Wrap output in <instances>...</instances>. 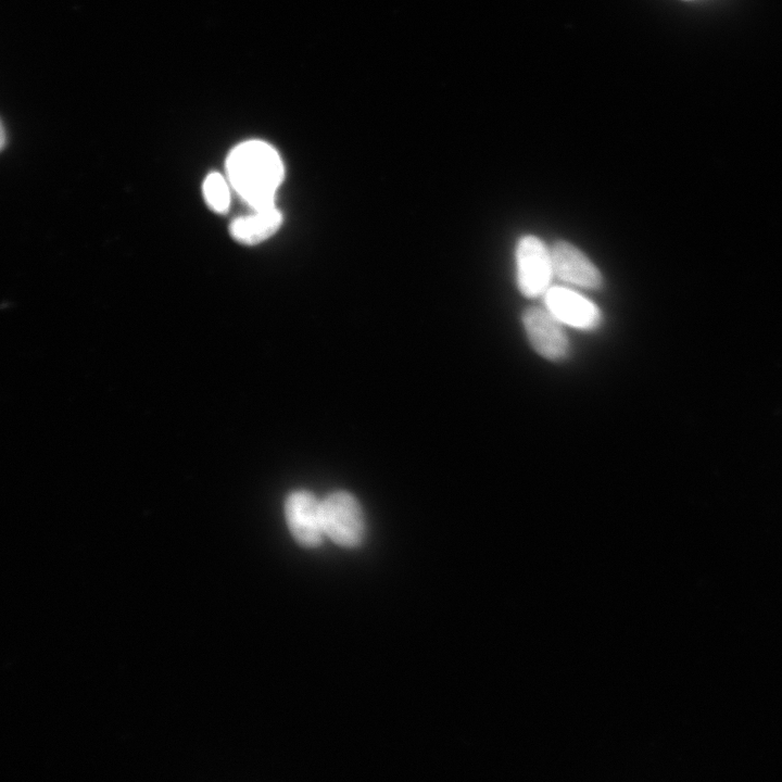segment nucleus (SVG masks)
Instances as JSON below:
<instances>
[{"label": "nucleus", "mask_w": 782, "mask_h": 782, "mask_svg": "<svg viewBox=\"0 0 782 782\" xmlns=\"http://www.w3.org/2000/svg\"><path fill=\"white\" fill-rule=\"evenodd\" d=\"M321 514L325 535L337 545L354 548L363 543L365 516L353 494L344 490L329 493L321 500Z\"/></svg>", "instance_id": "f03ea898"}, {"label": "nucleus", "mask_w": 782, "mask_h": 782, "mask_svg": "<svg viewBox=\"0 0 782 782\" xmlns=\"http://www.w3.org/2000/svg\"><path fill=\"white\" fill-rule=\"evenodd\" d=\"M543 300L544 306L564 325L591 331L602 324V313L597 305L572 289L550 287Z\"/></svg>", "instance_id": "423d86ee"}, {"label": "nucleus", "mask_w": 782, "mask_h": 782, "mask_svg": "<svg viewBox=\"0 0 782 782\" xmlns=\"http://www.w3.org/2000/svg\"><path fill=\"white\" fill-rule=\"evenodd\" d=\"M515 256L519 291L529 299L543 297L554 276L551 249L540 238L526 235L518 240Z\"/></svg>", "instance_id": "7ed1b4c3"}, {"label": "nucleus", "mask_w": 782, "mask_h": 782, "mask_svg": "<svg viewBox=\"0 0 782 782\" xmlns=\"http://www.w3.org/2000/svg\"><path fill=\"white\" fill-rule=\"evenodd\" d=\"M684 1H692V0H684Z\"/></svg>", "instance_id": "9d476101"}, {"label": "nucleus", "mask_w": 782, "mask_h": 782, "mask_svg": "<svg viewBox=\"0 0 782 782\" xmlns=\"http://www.w3.org/2000/svg\"><path fill=\"white\" fill-rule=\"evenodd\" d=\"M281 223L282 215L274 205L234 219L229 225V234L241 244L254 245L270 238Z\"/></svg>", "instance_id": "6e6552de"}, {"label": "nucleus", "mask_w": 782, "mask_h": 782, "mask_svg": "<svg viewBox=\"0 0 782 782\" xmlns=\"http://www.w3.org/2000/svg\"><path fill=\"white\" fill-rule=\"evenodd\" d=\"M522 325L533 350L551 362H563L570 354L564 324L545 306L532 305L522 313Z\"/></svg>", "instance_id": "20e7f679"}, {"label": "nucleus", "mask_w": 782, "mask_h": 782, "mask_svg": "<svg viewBox=\"0 0 782 782\" xmlns=\"http://www.w3.org/2000/svg\"><path fill=\"white\" fill-rule=\"evenodd\" d=\"M554 276L570 285L596 290L603 286V276L593 262L576 245L556 241L551 248Z\"/></svg>", "instance_id": "0eeeda50"}, {"label": "nucleus", "mask_w": 782, "mask_h": 782, "mask_svg": "<svg viewBox=\"0 0 782 782\" xmlns=\"http://www.w3.org/2000/svg\"><path fill=\"white\" fill-rule=\"evenodd\" d=\"M286 522L293 539L303 547L314 548L325 539L321 500L308 490L290 492L283 505Z\"/></svg>", "instance_id": "39448f33"}, {"label": "nucleus", "mask_w": 782, "mask_h": 782, "mask_svg": "<svg viewBox=\"0 0 782 782\" xmlns=\"http://www.w3.org/2000/svg\"><path fill=\"white\" fill-rule=\"evenodd\" d=\"M203 197L207 206L217 214H226L230 205V191L226 178L217 173H210L203 181Z\"/></svg>", "instance_id": "1a4fd4ad"}, {"label": "nucleus", "mask_w": 782, "mask_h": 782, "mask_svg": "<svg viewBox=\"0 0 782 782\" xmlns=\"http://www.w3.org/2000/svg\"><path fill=\"white\" fill-rule=\"evenodd\" d=\"M226 172L229 184L252 211L275 205L285 168L269 143L249 140L238 144L227 156Z\"/></svg>", "instance_id": "f257e3e1"}]
</instances>
